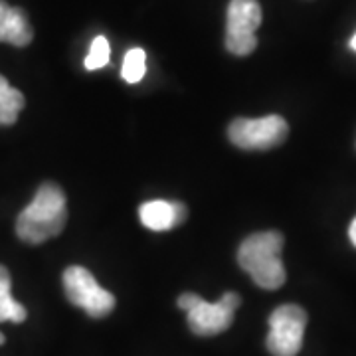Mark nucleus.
I'll return each instance as SVG.
<instances>
[{
  "label": "nucleus",
  "instance_id": "obj_1",
  "mask_svg": "<svg viewBox=\"0 0 356 356\" xmlns=\"http://www.w3.org/2000/svg\"><path fill=\"white\" fill-rule=\"evenodd\" d=\"M67 222V202L64 191L56 182H44L34 200L16 220V234L26 243H44L62 234Z\"/></svg>",
  "mask_w": 356,
  "mask_h": 356
},
{
  "label": "nucleus",
  "instance_id": "obj_2",
  "mask_svg": "<svg viewBox=\"0 0 356 356\" xmlns=\"http://www.w3.org/2000/svg\"><path fill=\"white\" fill-rule=\"evenodd\" d=\"M283 234L257 232L248 236L238 250V264L261 289L275 291L287 280L283 259Z\"/></svg>",
  "mask_w": 356,
  "mask_h": 356
},
{
  "label": "nucleus",
  "instance_id": "obj_3",
  "mask_svg": "<svg viewBox=\"0 0 356 356\" xmlns=\"http://www.w3.org/2000/svg\"><path fill=\"white\" fill-rule=\"evenodd\" d=\"M177 305L186 311L188 327L194 334L214 337L232 327L236 309L242 305V297L238 293L229 291L222 295L216 303H208L196 293H182L178 297Z\"/></svg>",
  "mask_w": 356,
  "mask_h": 356
},
{
  "label": "nucleus",
  "instance_id": "obj_4",
  "mask_svg": "<svg viewBox=\"0 0 356 356\" xmlns=\"http://www.w3.org/2000/svg\"><path fill=\"white\" fill-rule=\"evenodd\" d=\"M307 311L301 305L285 303L269 315L266 346L273 356H297L303 346L307 329Z\"/></svg>",
  "mask_w": 356,
  "mask_h": 356
},
{
  "label": "nucleus",
  "instance_id": "obj_5",
  "mask_svg": "<svg viewBox=\"0 0 356 356\" xmlns=\"http://www.w3.org/2000/svg\"><path fill=\"white\" fill-rule=\"evenodd\" d=\"M65 297L72 305L79 307L89 317L103 318L115 309V295L103 289L93 273L81 266L67 267L62 275Z\"/></svg>",
  "mask_w": 356,
  "mask_h": 356
},
{
  "label": "nucleus",
  "instance_id": "obj_6",
  "mask_svg": "<svg viewBox=\"0 0 356 356\" xmlns=\"http://www.w3.org/2000/svg\"><path fill=\"white\" fill-rule=\"evenodd\" d=\"M289 125L281 115H266L259 119H234L228 127L229 140L243 151H269L287 139Z\"/></svg>",
  "mask_w": 356,
  "mask_h": 356
},
{
  "label": "nucleus",
  "instance_id": "obj_7",
  "mask_svg": "<svg viewBox=\"0 0 356 356\" xmlns=\"http://www.w3.org/2000/svg\"><path fill=\"white\" fill-rule=\"evenodd\" d=\"M264 14L257 0H229L226 22V50L234 56H250L257 48L255 30Z\"/></svg>",
  "mask_w": 356,
  "mask_h": 356
},
{
  "label": "nucleus",
  "instance_id": "obj_8",
  "mask_svg": "<svg viewBox=\"0 0 356 356\" xmlns=\"http://www.w3.org/2000/svg\"><path fill=\"white\" fill-rule=\"evenodd\" d=\"M188 216V210L182 202H166V200H151L140 204L139 218L145 228L153 232H168L182 226Z\"/></svg>",
  "mask_w": 356,
  "mask_h": 356
},
{
  "label": "nucleus",
  "instance_id": "obj_9",
  "mask_svg": "<svg viewBox=\"0 0 356 356\" xmlns=\"http://www.w3.org/2000/svg\"><path fill=\"white\" fill-rule=\"evenodd\" d=\"M34 38V30L22 8H16L0 0V42H8L16 48H24Z\"/></svg>",
  "mask_w": 356,
  "mask_h": 356
},
{
  "label": "nucleus",
  "instance_id": "obj_10",
  "mask_svg": "<svg viewBox=\"0 0 356 356\" xmlns=\"http://www.w3.org/2000/svg\"><path fill=\"white\" fill-rule=\"evenodd\" d=\"M28 311L13 297V280L4 266H0V323H24Z\"/></svg>",
  "mask_w": 356,
  "mask_h": 356
},
{
  "label": "nucleus",
  "instance_id": "obj_11",
  "mask_svg": "<svg viewBox=\"0 0 356 356\" xmlns=\"http://www.w3.org/2000/svg\"><path fill=\"white\" fill-rule=\"evenodd\" d=\"M24 103L22 91L13 88L6 77L0 76V125H14L24 109Z\"/></svg>",
  "mask_w": 356,
  "mask_h": 356
},
{
  "label": "nucleus",
  "instance_id": "obj_12",
  "mask_svg": "<svg viewBox=\"0 0 356 356\" xmlns=\"http://www.w3.org/2000/svg\"><path fill=\"white\" fill-rule=\"evenodd\" d=\"M145 72H147V54L143 48H131L125 54L121 76L127 83H139L145 77Z\"/></svg>",
  "mask_w": 356,
  "mask_h": 356
},
{
  "label": "nucleus",
  "instance_id": "obj_13",
  "mask_svg": "<svg viewBox=\"0 0 356 356\" xmlns=\"http://www.w3.org/2000/svg\"><path fill=\"white\" fill-rule=\"evenodd\" d=\"M107 64H109V42L105 36H97L91 42V48H89L83 65H86V70L93 72V70H102Z\"/></svg>",
  "mask_w": 356,
  "mask_h": 356
},
{
  "label": "nucleus",
  "instance_id": "obj_14",
  "mask_svg": "<svg viewBox=\"0 0 356 356\" xmlns=\"http://www.w3.org/2000/svg\"><path fill=\"white\" fill-rule=\"evenodd\" d=\"M348 238H350V242L356 248V218L353 220V224H350V228H348Z\"/></svg>",
  "mask_w": 356,
  "mask_h": 356
},
{
  "label": "nucleus",
  "instance_id": "obj_15",
  "mask_svg": "<svg viewBox=\"0 0 356 356\" xmlns=\"http://www.w3.org/2000/svg\"><path fill=\"white\" fill-rule=\"evenodd\" d=\"M350 48H353V50L356 51V34H355V36H353V40H350Z\"/></svg>",
  "mask_w": 356,
  "mask_h": 356
},
{
  "label": "nucleus",
  "instance_id": "obj_16",
  "mask_svg": "<svg viewBox=\"0 0 356 356\" xmlns=\"http://www.w3.org/2000/svg\"><path fill=\"white\" fill-rule=\"evenodd\" d=\"M4 341H6V339H4V334L0 332V344H4Z\"/></svg>",
  "mask_w": 356,
  "mask_h": 356
}]
</instances>
